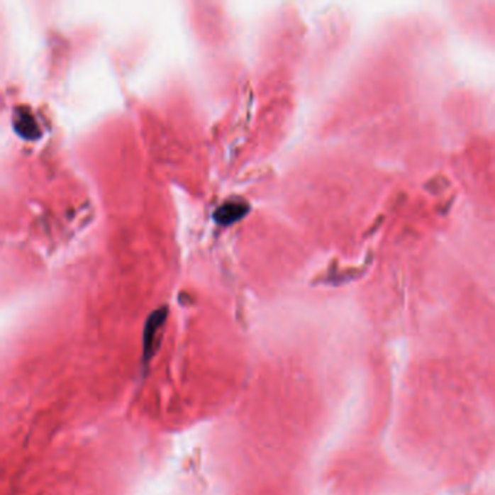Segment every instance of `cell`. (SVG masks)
<instances>
[{"mask_svg": "<svg viewBox=\"0 0 495 495\" xmlns=\"http://www.w3.org/2000/svg\"><path fill=\"white\" fill-rule=\"evenodd\" d=\"M167 320V308H160L154 311L145 324L144 328V345H143V359L144 365L151 362L154 355H156L160 342H162V331L165 328Z\"/></svg>", "mask_w": 495, "mask_h": 495, "instance_id": "obj_1", "label": "cell"}, {"mask_svg": "<svg viewBox=\"0 0 495 495\" xmlns=\"http://www.w3.org/2000/svg\"><path fill=\"white\" fill-rule=\"evenodd\" d=\"M250 205L243 199H230L213 212L215 223L221 227H230L249 213Z\"/></svg>", "mask_w": 495, "mask_h": 495, "instance_id": "obj_2", "label": "cell"}, {"mask_svg": "<svg viewBox=\"0 0 495 495\" xmlns=\"http://www.w3.org/2000/svg\"><path fill=\"white\" fill-rule=\"evenodd\" d=\"M13 128L19 137L34 141L41 137V130L35 116L28 108H18L13 115Z\"/></svg>", "mask_w": 495, "mask_h": 495, "instance_id": "obj_3", "label": "cell"}]
</instances>
